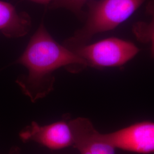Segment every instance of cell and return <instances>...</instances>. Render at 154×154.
Segmentation results:
<instances>
[{
    "label": "cell",
    "mask_w": 154,
    "mask_h": 154,
    "mask_svg": "<svg viewBox=\"0 0 154 154\" xmlns=\"http://www.w3.org/2000/svg\"><path fill=\"white\" fill-rule=\"evenodd\" d=\"M13 64H20L28 69V73L17 77L16 82L22 93L33 103L53 90V73L57 69L65 67L72 73H78L88 67L75 52L57 42L43 23L32 37L22 55Z\"/></svg>",
    "instance_id": "obj_1"
},
{
    "label": "cell",
    "mask_w": 154,
    "mask_h": 154,
    "mask_svg": "<svg viewBox=\"0 0 154 154\" xmlns=\"http://www.w3.org/2000/svg\"><path fill=\"white\" fill-rule=\"evenodd\" d=\"M25 143L34 142L52 150L72 146V130L69 122L60 121L42 126L36 122L25 127L19 134Z\"/></svg>",
    "instance_id": "obj_5"
},
{
    "label": "cell",
    "mask_w": 154,
    "mask_h": 154,
    "mask_svg": "<svg viewBox=\"0 0 154 154\" xmlns=\"http://www.w3.org/2000/svg\"><path fill=\"white\" fill-rule=\"evenodd\" d=\"M89 0H53L49 5L50 9L64 8L73 13L80 20L85 19L86 13L83 8Z\"/></svg>",
    "instance_id": "obj_9"
},
{
    "label": "cell",
    "mask_w": 154,
    "mask_h": 154,
    "mask_svg": "<svg viewBox=\"0 0 154 154\" xmlns=\"http://www.w3.org/2000/svg\"><path fill=\"white\" fill-rule=\"evenodd\" d=\"M8 154H21V149L16 146H13L9 150Z\"/></svg>",
    "instance_id": "obj_10"
},
{
    "label": "cell",
    "mask_w": 154,
    "mask_h": 154,
    "mask_svg": "<svg viewBox=\"0 0 154 154\" xmlns=\"http://www.w3.org/2000/svg\"><path fill=\"white\" fill-rule=\"evenodd\" d=\"M147 0H89L85 25L63 45L71 50L88 44L94 36L114 30L131 16Z\"/></svg>",
    "instance_id": "obj_2"
},
{
    "label": "cell",
    "mask_w": 154,
    "mask_h": 154,
    "mask_svg": "<svg viewBox=\"0 0 154 154\" xmlns=\"http://www.w3.org/2000/svg\"><path fill=\"white\" fill-rule=\"evenodd\" d=\"M31 1H33L34 2L38 3L40 4H43V5H48V4L50 3L53 0H30Z\"/></svg>",
    "instance_id": "obj_11"
},
{
    "label": "cell",
    "mask_w": 154,
    "mask_h": 154,
    "mask_svg": "<svg viewBox=\"0 0 154 154\" xmlns=\"http://www.w3.org/2000/svg\"><path fill=\"white\" fill-rule=\"evenodd\" d=\"M146 13L151 17L150 22H135L132 25V32L139 42L151 45V57L154 58V0H148Z\"/></svg>",
    "instance_id": "obj_8"
},
{
    "label": "cell",
    "mask_w": 154,
    "mask_h": 154,
    "mask_svg": "<svg viewBox=\"0 0 154 154\" xmlns=\"http://www.w3.org/2000/svg\"><path fill=\"white\" fill-rule=\"evenodd\" d=\"M95 69L123 66L132 60L140 50L128 41L111 37L92 44H86L72 50Z\"/></svg>",
    "instance_id": "obj_3"
},
{
    "label": "cell",
    "mask_w": 154,
    "mask_h": 154,
    "mask_svg": "<svg viewBox=\"0 0 154 154\" xmlns=\"http://www.w3.org/2000/svg\"><path fill=\"white\" fill-rule=\"evenodd\" d=\"M69 123L72 130V146L80 154H116V147L105 140L88 118L79 117Z\"/></svg>",
    "instance_id": "obj_6"
},
{
    "label": "cell",
    "mask_w": 154,
    "mask_h": 154,
    "mask_svg": "<svg viewBox=\"0 0 154 154\" xmlns=\"http://www.w3.org/2000/svg\"><path fill=\"white\" fill-rule=\"evenodd\" d=\"M32 28L31 17L11 3L0 0V32L8 38L26 35Z\"/></svg>",
    "instance_id": "obj_7"
},
{
    "label": "cell",
    "mask_w": 154,
    "mask_h": 154,
    "mask_svg": "<svg viewBox=\"0 0 154 154\" xmlns=\"http://www.w3.org/2000/svg\"><path fill=\"white\" fill-rule=\"evenodd\" d=\"M116 149L142 154H154V122L135 123L114 132L102 134Z\"/></svg>",
    "instance_id": "obj_4"
}]
</instances>
